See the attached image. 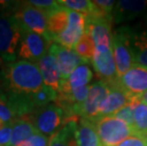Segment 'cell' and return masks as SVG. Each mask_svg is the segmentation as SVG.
I'll return each instance as SVG.
<instances>
[{
	"mask_svg": "<svg viewBox=\"0 0 147 146\" xmlns=\"http://www.w3.org/2000/svg\"><path fill=\"white\" fill-rule=\"evenodd\" d=\"M133 129L136 135L147 136V104L140 101L135 106V124Z\"/></svg>",
	"mask_w": 147,
	"mask_h": 146,
	"instance_id": "4316f807",
	"label": "cell"
},
{
	"mask_svg": "<svg viewBox=\"0 0 147 146\" xmlns=\"http://www.w3.org/2000/svg\"><path fill=\"white\" fill-rule=\"evenodd\" d=\"M95 44L88 33H84L74 46V51L86 63H91L95 53Z\"/></svg>",
	"mask_w": 147,
	"mask_h": 146,
	"instance_id": "cb8c5ba5",
	"label": "cell"
},
{
	"mask_svg": "<svg viewBox=\"0 0 147 146\" xmlns=\"http://www.w3.org/2000/svg\"><path fill=\"white\" fill-rule=\"evenodd\" d=\"M6 95L14 120L30 115L35 111L36 107L30 94L7 90Z\"/></svg>",
	"mask_w": 147,
	"mask_h": 146,
	"instance_id": "ac0fdd59",
	"label": "cell"
},
{
	"mask_svg": "<svg viewBox=\"0 0 147 146\" xmlns=\"http://www.w3.org/2000/svg\"><path fill=\"white\" fill-rule=\"evenodd\" d=\"M17 22L23 30H30L52 42L48 30V14L29 2H19L11 11Z\"/></svg>",
	"mask_w": 147,
	"mask_h": 146,
	"instance_id": "3957f363",
	"label": "cell"
},
{
	"mask_svg": "<svg viewBox=\"0 0 147 146\" xmlns=\"http://www.w3.org/2000/svg\"><path fill=\"white\" fill-rule=\"evenodd\" d=\"M68 12L69 10L61 6L48 15V30L52 42L67 29L68 25Z\"/></svg>",
	"mask_w": 147,
	"mask_h": 146,
	"instance_id": "603a6c76",
	"label": "cell"
},
{
	"mask_svg": "<svg viewBox=\"0 0 147 146\" xmlns=\"http://www.w3.org/2000/svg\"><path fill=\"white\" fill-rule=\"evenodd\" d=\"M140 101L142 102H143V104H147V91L144 92L142 96H140Z\"/></svg>",
	"mask_w": 147,
	"mask_h": 146,
	"instance_id": "836d02e7",
	"label": "cell"
},
{
	"mask_svg": "<svg viewBox=\"0 0 147 146\" xmlns=\"http://www.w3.org/2000/svg\"><path fill=\"white\" fill-rule=\"evenodd\" d=\"M92 78L93 73L88 65H80L79 67L75 68L67 80L61 81L60 88H59L58 92L68 93L71 90L86 86L92 80Z\"/></svg>",
	"mask_w": 147,
	"mask_h": 146,
	"instance_id": "d6986e66",
	"label": "cell"
},
{
	"mask_svg": "<svg viewBox=\"0 0 147 146\" xmlns=\"http://www.w3.org/2000/svg\"><path fill=\"white\" fill-rule=\"evenodd\" d=\"M30 97L35 107L41 108L51 104V102H55L58 98V91L44 85L37 92L30 94Z\"/></svg>",
	"mask_w": 147,
	"mask_h": 146,
	"instance_id": "d4e9b609",
	"label": "cell"
},
{
	"mask_svg": "<svg viewBox=\"0 0 147 146\" xmlns=\"http://www.w3.org/2000/svg\"><path fill=\"white\" fill-rule=\"evenodd\" d=\"M113 18L100 16H86V32L94 41L96 46L112 48L111 27Z\"/></svg>",
	"mask_w": 147,
	"mask_h": 146,
	"instance_id": "7c38bea8",
	"label": "cell"
},
{
	"mask_svg": "<svg viewBox=\"0 0 147 146\" xmlns=\"http://www.w3.org/2000/svg\"><path fill=\"white\" fill-rule=\"evenodd\" d=\"M86 33V16L79 12L69 11L68 25L63 32L54 39V43L67 48H74L77 42Z\"/></svg>",
	"mask_w": 147,
	"mask_h": 146,
	"instance_id": "8fae6325",
	"label": "cell"
},
{
	"mask_svg": "<svg viewBox=\"0 0 147 146\" xmlns=\"http://www.w3.org/2000/svg\"><path fill=\"white\" fill-rule=\"evenodd\" d=\"M75 137L77 146H104L97 132L96 124L83 118L78 120Z\"/></svg>",
	"mask_w": 147,
	"mask_h": 146,
	"instance_id": "ffe728a7",
	"label": "cell"
},
{
	"mask_svg": "<svg viewBox=\"0 0 147 146\" xmlns=\"http://www.w3.org/2000/svg\"><path fill=\"white\" fill-rule=\"evenodd\" d=\"M49 52H51L57 60L61 74V81L67 80L73 70L80 65L87 64L84 62L73 49L67 48L65 46L52 43Z\"/></svg>",
	"mask_w": 147,
	"mask_h": 146,
	"instance_id": "5bb4252c",
	"label": "cell"
},
{
	"mask_svg": "<svg viewBox=\"0 0 147 146\" xmlns=\"http://www.w3.org/2000/svg\"><path fill=\"white\" fill-rule=\"evenodd\" d=\"M147 14L146 0H120L116 2L113 10V22L123 24Z\"/></svg>",
	"mask_w": 147,
	"mask_h": 146,
	"instance_id": "4fadbf2b",
	"label": "cell"
},
{
	"mask_svg": "<svg viewBox=\"0 0 147 146\" xmlns=\"http://www.w3.org/2000/svg\"><path fill=\"white\" fill-rule=\"evenodd\" d=\"M112 49L119 78L134 66L129 26L117 28L112 33Z\"/></svg>",
	"mask_w": 147,
	"mask_h": 146,
	"instance_id": "5b68a950",
	"label": "cell"
},
{
	"mask_svg": "<svg viewBox=\"0 0 147 146\" xmlns=\"http://www.w3.org/2000/svg\"><path fill=\"white\" fill-rule=\"evenodd\" d=\"M28 2L30 5L45 11L48 15L61 7V5H59L58 1H53V0H30V1Z\"/></svg>",
	"mask_w": 147,
	"mask_h": 146,
	"instance_id": "f546056e",
	"label": "cell"
},
{
	"mask_svg": "<svg viewBox=\"0 0 147 146\" xmlns=\"http://www.w3.org/2000/svg\"><path fill=\"white\" fill-rule=\"evenodd\" d=\"M36 64L41 71L44 85L58 91L61 83V74L54 55H52L51 52H48Z\"/></svg>",
	"mask_w": 147,
	"mask_h": 146,
	"instance_id": "e0dca14e",
	"label": "cell"
},
{
	"mask_svg": "<svg viewBox=\"0 0 147 146\" xmlns=\"http://www.w3.org/2000/svg\"><path fill=\"white\" fill-rule=\"evenodd\" d=\"M78 120H71L65 123L57 133L49 138L48 146H77L75 133Z\"/></svg>",
	"mask_w": 147,
	"mask_h": 146,
	"instance_id": "7402d4cb",
	"label": "cell"
},
{
	"mask_svg": "<svg viewBox=\"0 0 147 146\" xmlns=\"http://www.w3.org/2000/svg\"><path fill=\"white\" fill-rule=\"evenodd\" d=\"M6 124H7V123H6L4 120H2L1 119H0V130H1L2 128H4Z\"/></svg>",
	"mask_w": 147,
	"mask_h": 146,
	"instance_id": "e575fe53",
	"label": "cell"
},
{
	"mask_svg": "<svg viewBox=\"0 0 147 146\" xmlns=\"http://www.w3.org/2000/svg\"><path fill=\"white\" fill-rule=\"evenodd\" d=\"M5 88L14 92L33 94L44 85V80L35 63L20 60L7 64L3 70Z\"/></svg>",
	"mask_w": 147,
	"mask_h": 146,
	"instance_id": "6da1fadb",
	"label": "cell"
},
{
	"mask_svg": "<svg viewBox=\"0 0 147 146\" xmlns=\"http://www.w3.org/2000/svg\"><path fill=\"white\" fill-rule=\"evenodd\" d=\"M118 146H147V136L135 135L129 137Z\"/></svg>",
	"mask_w": 147,
	"mask_h": 146,
	"instance_id": "1f68e13d",
	"label": "cell"
},
{
	"mask_svg": "<svg viewBox=\"0 0 147 146\" xmlns=\"http://www.w3.org/2000/svg\"><path fill=\"white\" fill-rule=\"evenodd\" d=\"M139 101L140 99L134 98L130 102H128L126 105H124L123 108H121L120 110L117 111L113 115V117L123 120V122H124L133 128L134 124H135V106Z\"/></svg>",
	"mask_w": 147,
	"mask_h": 146,
	"instance_id": "83f0119b",
	"label": "cell"
},
{
	"mask_svg": "<svg viewBox=\"0 0 147 146\" xmlns=\"http://www.w3.org/2000/svg\"><path fill=\"white\" fill-rule=\"evenodd\" d=\"M0 119L4 120L6 123H11L12 120H14L13 115H12L11 108L9 106L6 92L1 89H0Z\"/></svg>",
	"mask_w": 147,
	"mask_h": 146,
	"instance_id": "f1b7e54d",
	"label": "cell"
},
{
	"mask_svg": "<svg viewBox=\"0 0 147 146\" xmlns=\"http://www.w3.org/2000/svg\"><path fill=\"white\" fill-rule=\"evenodd\" d=\"M129 34L134 64L147 67V14L139 26H129Z\"/></svg>",
	"mask_w": 147,
	"mask_h": 146,
	"instance_id": "9a60e30c",
	"label": "cell"
},
{
	"mask_svg": "<svg viewBox=\"0 0 147 146\" xmlns=\"http://www.w3.org/2000/svg\"><path fill=\"white\" fill-rule=\"evenodd\" d=\"M95 124L104 146H118L129 137L136 135L132 127L113 116L102 118Z\"/></svg>",
	"mask_w": 147,
	"mask_h": 146,
	"instance_id": "277c9868",
	"label": "cell"
},
{
	"mask_svg": "<svg viewBox=\"0 0 147 146\" xmlns=\"http://www.w3.org/2000/svg\"><path fill=\"white\" fill-rule=\"evenodd\" d=\"M48 137L41 134L39 132L34 133L32 136H30L26 141H22L17 146H48L49 145Z\"/></svg>",
	"mask_w": 147,
	"mask_h": 146,
	"instance_id": "4dcf8cb0",
	"label": "cell"
},
{
	"mask_svg": "<svg viewBox=\"0 0 147 146\" xmlns=\"http://www.w3.org/2000/svg\"><path fill=\"white\" fill-rule=\"evenodd\" d=\"M58 3L62 7L82 13L84 16L92 15L95 11L94 3L89 0H59Z\"/></svg>",
	"mask_w": 147,
	"mask_h": 146,
	"instance_id": "484cf974",
	"label": "cell"
},
{
	"mask_svg": "<svg viewBox=\"0 0 147 146\" xmlns=\"http://www.w3.org/2000/svg\"><path fill=\"white\" fill-rule=\"evenodd\" d=\"M110 90V86L102 81H98L90 85L88 96L84 102L81 113V118L95 123L99 119L101 104L104 102Z\"/></svg>",
	"mask_w": 147,
	"mask_h": 146,
	"instance_id": "30bf717a",
	"label": "cell"
},
{
	"mask_svg": "<svg viewBox=\"0 0 147 146\" xmlns=\"http://www.w3.org/2000/svg\"><path fill=\"white\" fill-rule=\"evenodd\" d=\"M118 86L132 98H138L147 91V67L134 64V66L120 77Z\"/></svg>",
	"mask_w": 147,
	"mask_h": 146,
	"instance_id": "9c48e42d",
	"label": "cell"
},
{
	"mask_svg": "<svg viewBox=\"0 0 147 146\" xmlns=\"http://www.w3.org/2000/svg\"><path fill=\"white\" fill-rule=\"evenodd\" d=\"M30 119L36 131L45 136L51 137L65 124L64 111L55 104L36 108L35 111L30 114Z\"/></svg>",
	"mask_w": 147,
	"mask_h": 146,
	"instance_id": "8992f818",
	"label": "cell"
},
{
	"mask_svg": "<svg viewBox=\"0 0 147 146\" xmlns=\"http://www.w3.org/2000/svg\"><path fill=\"white\" fill-rule=\"evenodd\" d=\"M11 122L7 123L4 128L0 130V146H8L9 143H10L12 133Z\"/></svg>",
	"mask_w": 147,
	"mask_h": 146,
	"instance_id": "d6a6232c",
	"label": "cell"
},
{
	"mask_svg": "<svg viewBox=\"0 0 147 146\" xmlns=\"http://www.w3.org/2000/svg\"><path fill=\"white\" fill-rule=\"evenodd\" d=\"M133 99L134 98L128 95L126 92H124L119 86L112 87L110 92L108 93V95L106 96L104 102L101 104L98 120L104 117L113 116L117 111L123 108L124 105H126Z\"/></svg>",
	"mask_w": 147,
	"mask_h": 146,
	"instance_id": "2e32d148",
	"label": "cell"
},
{
	"mask_svg": "<svg viewBox=\"0 0 147 146\" xmlns=\"http://www.w3.org/2000/svg\"><path fill=\"white\" fill-rule=\"evenodd\" d=\"M91 64L101 81L107 83L110 88L118 86L119 76L112 48L96 46Z\"/></svg>",
	"mask_w": 147,
	"mask_h": 146,
	"instance_id": "ba28073f",
	"label": "cell"
},
{
	"mask_svg": "<svg viewBox=\"0 0 147 146\" xmlns=\"http://www.w3.org/2000/svg\"><path fill=\"white\" fill-rule=\"evenodd\" d=\"M51 44L52 42L44 36L30 30H23L20 44L18 46L17 58L36 64L48 53Z\"/></svg>",
	"mask_w": 147,
	"mask_h": 146,
	"instance_id": "52a82bcc",
	"label": "cell"
},
{
	"mask_svg": "<svg viewBox=\"0 0 147 146\" xmlns=\"http://www.w3.org/2000/svg\"><path fill=\"white\" fill-rule=\"evenodd\" d=\"M23 29L12 12H0V57L5 62H14L17 58Z\"/></svg>",
	"mask_w": 147,
	"mask_h": 146,
	"instance_id": "7a4b0ae2",
	"label": "cell"
},
{
	"mask_svg": "<svg viewBox=\"0 0 147 146\" xmlns=\"http://www.w3.org/2000/svg\"><path fill=\"white\" fill-rule=\"evenodd\" d=\"M11 124V139L8 146H17L22 141H26L27 139H29L30 136L37 132L30 119V115L12 120Z\"/></svg>",
	"mask_w": 147,
	"mask_h": 146,
	"instance_id": "44dd1931",
	"label": "cell"
}]
</instances>
